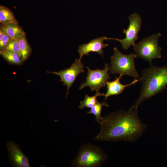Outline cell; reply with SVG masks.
<instances>
[{
  "mask_svg": "<svg viewBox=\"0 0 167 167\" xmlns=\"http://www.w3.org/2000/svg\"><path fill=\"white\" fill-rule=\"evenodd\" d=\"M139 81L142 84L139 97L131 107L137 109L144 101L163 91L167 85V66L151 65L142 70Z\"/></svg>",
  "mask_w": 167,
  "mask_h": 167,
  "instance_id": "2",
  "label": "cell"
},
{
  "mask_svg": "<svg viewBox=\"0 0 167 167\" xmlns=\"http://www.w3.org/2000/svg\"><path fill=\"white\" fill-rule=\"evenodd\" d=\"M114 53L111 57V65L109 66V73L119 74L139 78L138 73L135 64V59L136 58L135 54L129 55L122 54L116 47L113 49Z\"/></svg>",
  "mask_w": 167,
  "mask_h": 167,
  "instance_id": "4",
  "label": "cell"
},
{
  "mask_svg": "<svg viewBox=\"0 0 167 167\" xmlns=\"http://www.w3.org/2000/svg\"><path fill=\"white\" fill-rule=\"evenodd\" d=\"M19 43L21 58L24 61L30 56L31 52V48L27 41L26 36L19 39Z\"/></svg>",
  "mask_w": 167,
  "mask_h": 167,
  "instance_id": "17",
  "label": "cell"
},
{
  "mask_svg": "<svg viewBox=\"0 0 167 167\" xmlns=\"http://www.w3.org/2000/svg\"><path fill=\"white\" fill-rule=\"evenodd\" d=\"M5 33L3 30L0 28V41L2 40L4 37Z\"/></svg>",
  "mask_w": 167,
  "mask_h": 167,
  "instance_id": "20",
  "label": "cell"
},
{
  "mask_svg": "<svg viewBox=\"0 0 167 167\" xmlns=\"http://www.w3.org/2000/svg\"><path fill=\"white\" fill-rule=\"evenodd\" d=\"M0 28L11 39H19L26 36V33L18 23L3 24Z\"/></svg>",
  "mask_w": 167,
  "mask_h": 167,
  "instance_id": "12",
  "label": "cell"
},
{
  "mask_svg": "<svg viewBox=\"0 0 167 167\" xmlns=\"http://www.w3.org/2000/svg\"><path fill=\"white\" fill-rule=\"evenodd\" d=\"M161 34L157 33L143 39L139 43L133 45V49L137 58H140L152 65V60L161 58V48L158 44Z\"/></svg>",
  "mask_w": 167,
  "mask_h": 167,
  "instance_id": "5",
  "label": "cell"
},
{
  "mask_svg": "<svg viewBox=\"0 0 167 167\" xmlns=\"http://www.w3.org/2000/svg\"><path fill=\"white\" fill-rule=\"evenodd\" d=\"M108 157L98 146L88 143L82 146L76 158L72 161V166L99 167L106 161Z\"/></svg>",
  "mask_w": 167,
  "mask_h": 167,
  "instance_id": "3",
  "label": "cell"
},
{
  "mask_svg": "<svg viewBox=\"0 0 167 167\" xmlns=\"http://www.w3.org/2000/svg\"><path fill=\"white\" fill-rule=\"evenodd\" d=\"M84 66L81 60L76 59L75 62L69 68H67L59 72H48L56 75L61 78L60 81L63 84L67 86L66 97L69 93V90L72 84L75 82L78 76L84 73Z\"/></svg>",
  "mask_w": 167,
  "mask_h": 167,
  "instance_id": "8",
  "label": "cell"
},
{
  "mask_svg": "<svg viewBox=\"0 0 167 167\" xmlns=\"http://www.w3.org/2000/svg\"><path fill=\"white\" fill-rule=\"evenodd\" d=\"M109 105L106 102L100 103L97 101L95 105L87 112V114H93L95 117V121L100 124L102 120L101 114L103 106L109 107Z\"/></svg>",
  "mask_w": 167,
  "mask_h": 167,
  "instance_id": "16",
  "label": "cell"
},
{
  "mask_svg": "<svg viewBox=\"0 0 167 167\" xmlns=\"http://www.w3.org/2000/svg\"><path fill=\"white\" fill-rule=\"evenodd\" d=\"M87 69L88 72L86 81L81 84L80 90L89 87L92 91H99L101 88L105 87L108 79L111 78L108 73L109 70L108 64H105L104 68L102 70L98 68L92 70L88 66Z\"/></svg>",
  "mask_w": 167,
  "mask_h": 167,
  "instance_id": "6",
  "label": "cell"
},
{
  "mask_svg": "<svg viewBox=\"0 0 167 167\" xmlns=\"http://www.w3.org/2000/svg\"><path fill=\"white\" fill-rule=\"evenodd\" d=\"M1 56L9 63L17 65H21L23 62L19 55L8 50L3 49L0 51Z\"/></svg>",
  "mask_w": 167,
  "mask_h": 167,
  "instance_id": "14",
  "label": "cell"
},
{
  "mask_svg": "<svg viewBox=\"0 0 167 167\" xmlns=\"http://www.w3.org/2000/svg\"><path fill=\"white\" fill-rule=\"evenodd\" d=\"M130 21L129 26L127 29H124L123 32L126 35V37L122 39L109 38V40H115L121 43L122 48L127 49L131 45H134L135 41L137 39L138 34L140 30L142 23V19L137 13H135L128 17Z\"/></svg>",
  "mask_w": 167,
  "mask_h": 167,
  "instance_id": "7",
  "label": "cell"
},
{
  "mask_svg": "<svg viewBox=\"0 0 167 167\" xmlns=\"http://www.w3.org/2000/svg\"><path fill=\"white\" fill-rule=\"evenodd\" d=\"M6 147L11 164L14 167H30L28 157L23 153L19 144L11 141L7 142Z\"/></svg>",
  "mask_w": 167,
  "mask_h": 167,
  "instance_id": "9",
  "label": "cell"
},
{
  "mask_svg": "<svg viewBox=\"0 0 167 167\" xmlns=\"http://www.w3.org/2000/svg\"><path fill=\"white\" fill-rule=\"evenodd\" d=\"M109 38L102 36L91 40L89 42L80 45L77 51L79 55V59H82L84 55H88L90 52H96L103 57V49L108 46V45L104 44V41L109 40Z\"/></svg>",
  "mask_w": 167,
  "mask_h": 167,
  "instance_id": "10",
  "label": "cell"
},
{
  "mask_svg": "<svg viewBox=\"0 0 167 167\" xmlns=\"http://www.w3.org/2000/svg\"><path fill=\"white\" fill-rule=\"evenodd\" d=\"M122 76V75H120L119 77L115 78L114 80L107 82L106 85L107 90L104 96L105 100L107 99L110 96L120 94L126 87L133 85L139 81L138 79H135L130 84L126 85L123 84L120 81Z\"/></svg>",
  "mask_w": 167,
  "mask_h": 167,
  "instance_id": "11",
  "label": "cell"
},
{
  "mask_svg": "<svg viewBox=\"0 0 167 167\" xmlns=\"http://www.w3.org/2000/svg\"><path fill=\"white\" fill-rule=\"evenodd\" d=\"M11 39V38L5 33L4 37L0 41V50L4 49Z\"/></svg>",
  "mask_w": 167,
  "mask_h": 167,
  "instance_id": "19",
  "label": "cell"
},
{
  "mask_svg": "<svg viewBox=\"0 0 167 167\" xmlns=\"http://www.w3.org/2000/svg\"><path fill=\"white\" fill-rule=\"evenodd\" d=\"M100 124V132L94 139L113 142H134L141 136L148 126L140 120L137 109L131 107L126 111L121 110L103 116Z\"/></svg>",
  "mask_w": 167,
  "mask_h": 167,
  "instance_id": "1",
  "label": "cell"
},
{
  "mask_svg": "<svg viewBox=\"0 0 167 167\" xmlns=\"http://www.w3.org/2000/svg\"><path fill=\"white\" fill-rule=\"evenodd\" d=\"M4 49L16 53L18 54L21 58L19 39H12Z\"/></svg>",
  "mask_w": 167,
  "mask_h": 167,
  "instance_id": "18",
  "label": "cell"
},
{
  "mask_svg": "<svg viewBox=\"0 0 167 167\" xmlns=\"http://www.w3.org/2000/svg\"><path fill=\"white\" fill-rule=\"evenodd\" d=\"M105 94L103 93H101L98 91H96L95 94L93 96H89L87 94H85L84 100L81 101L80 102V105L79 106V108L82 109L84 107L92 108L96 104L97 101V97L100 96H105Z\"/></svg>",
  "mask_w": 167,
  "mask_h": 167,
  "instance_id": "15",
  "label": "cell"
},
{
  "mask_svg": "<svg viewBox=\"0 0 167 167\" xmlns=\"http://www.w3.org/2000/svg\"><path fill=\"white\" fill-rule=\"evenodd\" d=\"M0 22L3 24L18 23L12 12L3 6H0Z\"/></svg>",
  "mask_w": 167,
  "mask_h": 167,
  "instance_id": "13",
  "label": "cell"
}]
</instances>
